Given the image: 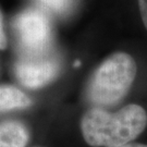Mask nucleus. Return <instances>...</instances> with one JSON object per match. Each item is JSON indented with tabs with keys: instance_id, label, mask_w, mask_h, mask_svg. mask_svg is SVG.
Instances as JSON below:
<instances>
[{
	"instance_id": "6e6552de",
	"label": "nucleus",
	"mask_w": 147,
	"mask_h": 147,
	"mask_svg": "<svg viewBox=\"0 0 147 147\" xmlns=\"http://www.w3.org/2000/svg\"><path fill=\"white\" fill-rule=\"evenodd\" d=\"M7 46H8V40H7V36H5L3 16L0 11V50H5Z\"/></svg>"
},
{
	"instance_id": "20e7f679",
	"label": "nucleus",
	"mask_w": 147,
	"mask_h": 147,
	"mask_svg": "<svg viewBox=\"0 0 147 147\" xmlns=\"http://www.w3.org/2000/svg\"><path fill=\"white\" fill-rule=\"evenodd\" d=\"M58 60L42 55H23L16 62L14 73L18 81L30 89H37L51 83L58 76Z\"/></svg>"
},
{
	"instance_id": "f03ea898",
	"label": "nucleus",
	"mask_w": 147,
	"mask_h": 147,
	"mask_svg": "<svg viewBox=\"0 0 147 147\" xmlns=\"http://www.w3.org/2000/svg\"><path fill=\"white\" fill-rule=\"evenodd\" d=\"M136 73V62L131 55L123 51L111 53L89 78L87 99L99 108L117 105L130 92Z\"/></svg>"
},
{
	"instance_id": "9d476101",
	"label": "nucleus",
	"mask_w": 147,
	"mask_h": 147,
	"mask_svg": "<svg viewBox=\"0 0 147 147\" xmlns=\"http://www.w3.org/2000/svg\"><path fill=\"white\" fill-rule=\"evenodd\" d=\"M119 147H147V145L140 144V143H129V144H125V145H122Z\"/></svg>"
},
{
	"instance_id": "1a4fd4ad",
	"label": "nucleus",
	"mask_w": 147,
	"mask_h": 147,
	"mask_svg": "<svg viewBox=\"0 0 147 147\" xmlns=\"http://www.w3.org/2000/svg\"><path fill=\"white\" fill-rule=\"evenodd\" d=\"M138 5H140V12L142 16V21L147 30V0H138Z\"/></svg>"
},
{
	"instance_id": "423d86ee",
	"label": "nucleus",
	"mask_w": 147,
	"mask_h": 147,
	"mask_svg": "<svg viewBox=\"0 0 147 147\" xmlns=\"http://www.w3.org/2000/svg\"><path fill=\"white\" fill-rule=\"evenodd\" d=\"M32 104L31 98L12 85H0V113L24 109Z\"/></svg>"
},
{
	"instance_id": "9b49d317",
	"label": "nucleus",
	"mask_w": 147,
	"mask_h": 147,
	"mask_svg": "<svg viewBox=\"0 0 147 147\" xmlns=\"http://www.w3.org/2000/svg\"><path fill=\"white\" fill-rule=\"evenodd\" d=\"M37 147H38V146H37Z\"/></svg>"
},
{
	"instance_id": "0eeeda50",
	"label": "nucleus",
	"mask_w": 147,
	"mask_h": 147,
	"mask_svg": "<svg viewBox=\"0 0 147 147\" xmlns=\"http://www.w3.org/2000/svg\"><path fill=\"white\" fill-rule=\"evenodd\" d=\"M42 8L57 16H65L73 8L75 0H38Z\"/></svg>"
},
{
	"instance_id": "39448f33",
	"label": "nucleus",
	"mask_w": 147,
	"mask_h": 147,
	"mask_svg": "<svg viewBox=\"0 0 147 147\" xmlns=\"http://www.w3.org/2000/svg\"><path fill=\"white\" fill-rule=\"evenodd\" d=\"M28 138V130L20 121L8 120L0 123V147H25Z\"/></svg>"
},
{
	"instance_id": "7ed1b4c3",
	"label": "nucleus",
	"mask_w": 147,
	"mask_h": 147,
	"mask_svg": "<svg viewBox=\"0 0 147 147\" xmlns=\"http://www.w3.org/2000/svg\"><path fill=\"white\" fill-rule=\"evenodd\" d=\"M18 42L23 55L47 53L53 39V30L48 16L39 9H26L13 22Z\"/></svg>"
},
{
	"instance_id": "f257e3e1",
	"label": "nucleus",
	"mask_w": 147,
	"mask_h": 147,
	"mask_svg": "<svg viewBox=\"0 0 147 147\" xmlns=\"http://www.w3.org/2000/svg\"><path fill=\"white\" fill-rule=\"evenodd\" d=\"M146 125V110L136 104L126 105L116 112L92 107L81 119L84 141L93 147H119L132 143Z\"/></svg>"
}]
</instances>
